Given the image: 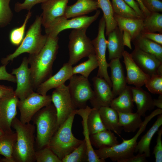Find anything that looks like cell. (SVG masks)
<instances>
[{
  "instance_id": "6da1fadb",
  "label": "cell",
  "mask_w": 162,
  "mask_h": 162,
  "mask_svg": "<svg viewBox=\"0 0 162 162\" xmlns=\"http://www.w3.org/2000/svg\"><path fill=\"white\" fill-rule=\"evenodd\" d=\"M58 41V36H48L46 42L40 51L29 55L27 58L34 90L52 76V66L59 48Z\"/></svg>"
},
{
  "instance_id": "7a4b0ae2",
  "label": "cell",
  "mask_w": 162,
  "mask_h": 162,
  "mask_svg": "<svg viewBox=\"0 0 162 162\" xmlns=\"http://www.w3.org/2000/svg\"><path fill=\"white\" fill-rule=\"evenodd\" d=\"M11 127L15 130L16 134L13 153L15 162L36 161L34 125L30 123H23L15 117L12 122Z\"/></svg>"
},
{
  "instance_id": "3957f363",
  "label": "cell",
  "mask_w": 162,
  "mask_h": 162,
  "mask_svg": "<svg viewBox=\"0 0 162 162\" xmlns=\"http://www.w3.org/2000/svg\"><path fill=\"white\" fill-rule=\"evenodd\" d=\"M162 114V109L158 108L145 117L141 126L135 135L130 139L126 140L122 138V142L112 147H105L98 148L94 151L98 157L105 160L109 158L112 161L124 162L133 156L137 145V139L145 130L148 122L156 116Z\"/></svg>"
},
{
  "instance_id": "277c9868",
  "label": "cell",
  "mask_w": 162,
  "mask_h": 162,
  "mask_svg": "<svg viewBox=\"0 0 162 162\" xmlns=\"http://www.w3.org/2000/svg\"><path fill=\"white\" fill-rule=\"evenodd\" d=\"M36 126L35 144L38 150L48 146L58 128L56 112L52 103L37 112L32 118Z\"/></svg>"
},
{
  "instance_id": "5b68a950",
  "label": "cell",
  "mask_w": 162,
  "mask_h": 162,
  "mask_svg": "<svg viewBox=\"0 0 162 162\" xmlns=\"http://www.w3.org/2000/svg\"><path fill=\"white\" fill-rule=\"evenodd\" d=\"M41 16H37L27 31L21 44L12 54L1 60L2 65H7L21 54L27 53L32 55L38 53L45 45L48 38L47 34L41 33Z\"/></svg>"
},
{
  "instance_id": "8992f818",
  "label": "cell",
  "mask_w": 162,
  "mask_h": 162,
  "mask_svg": "<svg viewBox=\"0 0 162 162\" xmlns=\"http://www.w3.org/2000/svg\"><path fill=\"white\" fill-rule=\"evenodd\" d=\"M76 110L59 126L48 146L61 160L83 141L76 138L72 132V124L76 114Z\"/></svg>"
},
{
  "instance_id": "52a82bcc",
  "label": "cell",
  "mask_w": 162,
  "mask_h": 162,
  "mask_svg": "<svg viewBox=\"0 0 162 162\" xmlns=\"http://www.w3.org/2000/svg\"><path fill=\"white\" fill-rule=\"evenodd\" d=\"M87 28L74 29L69 34L68 62L72 66L83 58L95 54L92 41L86 34Z\"/></svg>"
},
{
  "instance_id": "ba28073f",
  "label": "cell",
  "mask_w": 162,
  "mask_h": 162,
  "mask_svg": "<svg viewBox=\"0 0 162 162\" xmlns=\"http://www.w3.org/2000/svg\"><path fill=\"white\" fill-rule=\"evenodd\" d=\"M67 86L73 102L77 109L84 108L93 98L94 93L88 78L73 75Z\"/></svg>"
},
{
  "instance_id": "9c48e42d",
  "label": "cell",
  "mask_w": 162,
  "mask_h": 162,
  "mask_svg": "<svg viewBox=\"0 0 162 162\" xmlns=\"http://www.w3.org/2000/svg\"><path fill=\"white\" fill-rule=\"evenodd\" d=\"M100 13V10H97L95 13L92 16L84 15L70 20L64 16L58 18L45 28L46 34L48 36L55 37L58 36L61 32L66 29L88 28L98 19Z\"/></svg>"
},
{
  "instance_id": "30bf717a",
  "label": "cell",
  "mask_w": 162,
  "mask_h": 162,
  "mask_svg": "<svg viewBox=\"0 0 162 162\" xmlns=\"http://www.w3.org/2000/svg\"><path fill=\"white\" fill-rule=\"evenodd\" d=\"M105 22L103 16L99 22L97 36L92 41L98 63L97 76L104 79L112 88V83L108 72L109 63L106 58L107 40L105 37Z\"/></svg>"
},
{
  "instance_id": "8fae6325",
  "label": "cell",
  "mask_w": 162,
  "mask_h": 162,
  "mask_svg": "<svg viewBox=\"0 0 162 162\" xmlns=\"http://www.w3.org/2000/svg\"><path fill=\"white\" fill-rule=\"evenodd\" d=\"M52 103L51 96L33 92L26 98L19 100L17 105L20 112V120L23 123H30L40 110Z\"/></svg>"
},
{
  "instance_id": "7c38bea8",
  "label": "cell",
  "mask_w": 162,
  "mask_h": 162,
  "mask_svg": "<svg viewBox=\"0 0 162 162\" xmlns=\"http://www.w3.org/2000/svg\"><path fill=\"white\" fill-rule=\"evenodd\" d=\"M55 108L58 127L76 109L73 102L68 86L65 84L55 89L51 95Z\"/></svg>"
},
{
  "instance_id": "4fadbf2b",
  "label": "cell",
  "mask_w": 162,
  "mask_h": 162,
  "mask_svg": "<svg viewBox=\"0 0 162 162\" xmlns=\"http://www.w3.org/2000/svg\"><path fill=\"white\" fill-rule=\"evenodd\" d=\"M28 58L24 57L20 65L12 69L11 74L16 78L17 86L14 93L19 100L24 99L33 92Z\"/></svg>"
},
{
  "instance_id": "5bb4252c",
  "label": "cell",
  "mask_w": 162,
  "mask_h": 162,
  "mask_svg": "<svg viewBox=\"0 0 162 162\" xmlns=\"http://www.w3.org/2000/svg\"><path fill=\"white\" fill-rule=\"evenodd\" d=\"M19 100L14 92L0 99V127L5 133L13 132L11 123L17 113Z\"/></svg>"
},
{
  "instance_id": "9a60e30c",
  "label": "cell",
  "mask_w": 162,
  "mask_h": 162,
  "mask_svg": "<svg viewBox=\"0 0 162 162\" xmlns=\"http://www.w3.org/2000/svg\"><path fill=\"white\" fill-rule=\"evenodd\" d=\"M94 95L89 102L93 108L110 106L114 98L111 88L103 78L98 76L92 79Z\"/></svg>"
},
{
  "instance_id": "2e32d148",
  "label": "cell",
  "mask_w": 162,
  "mask_h": 162,
  "mask_svg": "<svg viewBox=\"0 0 162 162\" xmlns=\"http://www.w3.org/2000/svg\"><path fill=\"white\" fill-rule=\"evenodd\" d=\"M134 62L146 74L162 75V62L154 55L135 48L130 53Z\"/></svg>"
},
{
  "instance_id": "e0dca14e",
  "label": "cell",
  "mask_w": 162,
  "mask_h": 162,
  "mask_svg": "<svg viewBox=\"0 0 162 162\" xmlns=\"http://www.w3.org/2000/svg\"><path fill=\"white\" fill-rule=\"evenodd\" d=\"M72 69V66L68 62L64 63L56 74L38 86L36 89V92L41 95H46L50 90L55 89L64 84L73 75Z\"/></svg>"
},
{
  "instance_id": "ac0fdd59",
  "label": "cell",
  "mask_w": 162,
  "mask_h": 162,
  "mask_svg": "<svg viewBox=\"0 0 162 162\" xmlns=\"http://www.w3.org/2000/svg\"><path fill=\"white\" fill-rule=\"evenodd\" d=\"M122 57L126 70V80L127 83L141 87L150 76L145 73L136 64L133 59L130 53L124 50Z\"/></svg>"
},
{
  "instance_id": "d6986e66",
  "label": "cell",
  "mask_w": 162,
  "mask_h": 162,
  "mask_svg": "<svg viewBox=\"0 0 162 162\" xmlns=\"http://www.w3.org/2000/svg\"><path fill=\"white\" fill-rule=\"evenodd\" d=\"M69 0H49L41 3L42 24L45 28L55 20L64 15Z\"/></svg>"
},
{
  "instance_id": "ffe728a7",
  "label": "cell",
  "mask_w": 162,
  "mask_h": 162,
  "mask_svg": "<svg viewBox=\"0 0 162 162\" xmlns=\"http://www.w3.org/2000/svg\"><path fill=\"white\" fill-rule=\"evenodd\" d=\"M109 65L111 70L112 91L115 98L125 89L127 83L120 58L111 60Z\"/></svg>"
},
{
  "instance_id": "44dd1931",
  "label": "cell",
  "mask_w": 162,
  "mask_h": 162,
  "mask_svg": "<svg viewBox=\"0 0 162 162\" xmlns=\"http://www.w3.org/2000/svg\"><path fill=\"white\" fill-rule=\"evenodd\" d=\"M114 17L120 31L128 33L132 41L139 36L144 30V18L124 17L115 14Z\"/></svg>"
},
{
  "instance_id": "7402d4cb",
  "label": "cell",
  "mask_w": 162,
  "mask_h": 162,
  "mask_svg": "<svg viewBox=\"0 0 162 162\" xmlns=\"http://www.w3.org/2000/svg\"><path fill=\"white\" fill-rule=\"evenodd\" d=\"M92 109L87 105L84 108L76 109V114L80 116L82 119L81 122L84 140L87 147V162H105V160L100 158L97 155L90 141V135L88 128L87 120L88 116Z\"/></svg>"
},
{
  "instance_id": "603a6c76",
  "label": "cell",
  "mask_w": 162,
  "mask_h": 162,
  "mask_svg": "<svg viewBox=\"0 0 162 162\" xmlns=\"http://www.w3.org/2000/svg\"><path fill=\"white\" fill-rule=\"evenodd\" d=\"M134 102L137 108L136 112L141 116H145L148 111L154 108L153 99L150 94L141 87L131 86Z\"/></svg>"
},
{
  "instance_id": "cb8c5ba5",
  "label": "cell",
  "mask_w": 162,
  "mask_h": 162,
  "mask_svg": "<svg viewBox=\"0 0 162 162\" xmlns=\"http://www.w3.org/2000/svg\"><path fill=\"white\" fill-rule=\"evenodd\" d=\"M123 33L117 27L107 36V48L108 51L109 60L120 58L122 57L124 50Z\"/></svg>"
},
{
  "instance_id": "d4e9b609",
  "label": "cell",
  "mask_w": 162,
  "mask_h": 162,
  "mask_svg": "<svg viewBox=\"0 0 162 162\" xmlns=\"http://www.w3.org/2000/svg\"><path fill=\"white\" fill-rule=\"evenodd\" d=\"M98 8L95 0H77L74 4L67 6L64 16L67 19L85 15Z\"/></svg>"
},
{
  "instance_id": "484cf974",
  "label": "cell",
  "mask_w": 162,
  "mask_h": 162,
  "mask_svg": "<svg viewBox=\"0 0 162 162\" xmlns=\"http://www.w3.org/2000/svg\"><path fill=\"white\" fill-rule=\"evenodd\" d=\"M98 109L102 121L106 129L120 136L123 128L119 124L118 112L110 106H102Z\"/></svg>"
},
{
  "instance_id": "4316f807",
  "label": "cell",
  "mask_w": 162,
  "mask_h": 162,
  "mask_svg": "<svg viewBox=\"0 0 162 162\" xmlns=\"http://www.w3.org/2000/svg\"><path fill=\"white\" fill-rule=\"evenodd\" d=\"M117 98L112 100L110 107L117 112H133L134 107L131 86H128Z\"/></svg>"
},
{
  "instance_id": "83f0119b",
  "label": "cell",
  "mask_w": 162,
  "mask_h": 162,
  "mask_svg": "<svg viewBox=\"0 0 162 162\" xmlns=\"http://www.w3.org/2000/svg\"><path fill=\"white\" fill-rule=\"evenodd\" d=\"M156 120L137 142L135 153L145 154L147 158L150 156V146L152 138L162 124V114L158 115Z\"/></svg>"
},
{
  "instance_id": "f1b7e54d",
  "label": "cell",
  "mask_w": 162,
  "mask_h": 162,
  "mask_svg": "<svg viewBox=\"0 0 162 162\" xmlns=\"http://www.w3.org/2000/svg\"><path fill=\"white\" fill-rule=\"evenodd\" d=\"M90 139L92 146L97 148L112 147L119 144L114 132L107 129L90 135Z\"/></svg>"
},
{
  "instance_id": "f546056e",
  "label": "cell",
  "mask_w": 162,
  "mask_h": 162,
  "mask_svg": "<svg viewBox=\"0 0 162 162\" xmlns=\"http://www.w3.org/2000/svg\"><path fill=\"white\" fill-rule=\"evenodd\" d=\"M16 138V133L13 131L9 133H5L0 138V154L4 157V158L0 160V162H15L13 153Z\"/></svg>"
},
{
  "instance_id": "4dcf8cb0",
  "label": "cell",
  "mask_w": 162,
  "mask_h": 162,
  "mask_svg": "<svg viewBox=\"0 0 162 162\" xmlns=\"http://www.w3.org/2000/svg\"><path fill=\"white\" fill-rule=\"evenodd\" d=\"M118 112L119 124L124 131L134 132L141 126L143 121L137 112Z\"/></svg>"
},
{
  "instance_id": "1f68e13d",
  "label": "cell",
  "mask_w": 162,
  "mask_h": 162,
  "mask_svg": "<svg viewBox=\"0 0 162 162\" xmlns=\"http://www.w3.org/2000/svg\"><path fill=\"white\" fill-rule=\"evenodd\" d=\"M135 48L153 54L162 62V46L141 34L132 41Z\"/></svg>"
},
{
  "instance_id": "d6a6232c",
  "label": "cell",
  "mask_w": 162,
  "mask_h": 162,
  "mask_svg": "<svg viewBox=\"0 0 162 162\" xmlns=\"http://www.w3.org/2000/svg\"><path fill=\"white\" fill-rule=\"evenodd\" d=\"M98 7L102 10L106 24V35L118 27L115 19L114 13L110 0H96Z\"/></svg>"
},
{
  "instance_id": "836d02e7",
  "label": "cell",
  "mask_w": 162,
  "mask_h": 162,
  "mask_svg": "<svg viewBox=\"0 0 162 162\" xmlns=\"http://www.w3.org/2000/svg\"><path fill=\"white\" fill-rule=\"evenodd\" d=\"M143 31L162 33V14L152 12L143 19Z\"/></svg>"
},
{
  "instance_id": "e575fe53",
  "label": "cell",
  "mask_w": 162,
  "mask_h": 162,
  "mask_svg": "<svg viewBox=\"0 0 162 162\" xmlns=\"http://www.w3.org/2000/svg\"><path fill=\"white\" fill-rule=\"evenodd\" d=\"M88 57L86 61L73 67V75L79 74L88 78L92 71L98 67V63L95 54H92Z\"/></svg>"
},
{
  "instance_id": "d590c367",
  "label": "cell",
  "mask_w": 162,
  "mask_h": 162,
  "mask_svg": "<svg viewBox=\"0 0 162 162\" xmlns=\"http://www.w3.org/2000/svg\"><path fill=\"white\" fill-rule=\"evenodd\" d=\"M87 124L90 135L106 130L101 118L99 109L92 108L87 120Z\"/></svg>"
},
{
  "instance_id": "8d00e7d4",
  "label": "cell",
  "mask_w": 162,
  "mask_h": 162,
  "mask_svg": "<svg viewBox=\"0 0 162 162\" xmlns=\"http://www.w3.org/2000/svg\"><path fill=\"white\" fill-rule=\"evenodd\" d=\"M87 160L86 145L84 139L78 146L62 160V162H87Z\"/></svg>"
},
{
  "instance_id": "74e56055",
  "label": "cell",
  "mask_w": 162,
  "mask_h": 162,
  "mask_svg": "<svg viewBox=\"0 0 162 162\" xmlns=\"http://www.w3.org/2000/svg\"><path fill=\"white\" fill-rule=\"evenodd\" d=\"M111 0L114 14L124 17L141 18L123 0Z\"/></svg>"
},
{
  "instance_id": "f35d334b",
  "label": "cell",
  "mask_w": 162,
  "mask_h": 162,
  "mask_svg": "<svg viewBox=\"0 0 162 162\" xmlns=\"http://www.w3.org/2000/svg\"><path fill=\"white\" fill-rule=\"evenodd\" d=\"M30 10L28 11L23 24L20 27L12 29L9 34L11 43L15 46H19L21 44L25 36L27 24L32 16Z\"/></svg>"
},
{
  "instance_id": "ab89813d",
  "label": "cell",
  "mask_w": 162,
  "mask_h": 162,
  "mask_svg": "<svg viewBox=\"0 0 162 162\" xmlns=\"http://www.w3.org/2000/svg\"><path fill=\"white\" fill-rule=\"evenodd\" d=\"M35 158L37 162H62L48 146L36 151Z\"/></svg>"
},
{
  "instance_id": "60d3db41",
  "label": "cell",
  "mask_w": 162,
  "mask_h": 162,
  "mask_svg": "<svg viewBox=\"0 0 162 162\" xmlns=\"http://www.w3.org/2000/svg\"><path fill=\"white\" fill-rule=\"evenodd\" d=\"M146 87L154 94H162V75L153 74L145 82Z\"/></svg>"
},
{
  "instance_id": "b9f144b4",
  "label": "cell",
  "mask_w": 162,
  "mask_h": 162,
  "mask_svg": "<svg viewBox=\"0 0 162 162\" xmlns=\"http://www.w3.org/2000/svg\"><path fill=\"white\" fill-rule=\"evenodd\" d=\"M11 0H0V26L9 24L13 16L9 3Z\"/></svg>"
},
{
  "instance_id": "7bdbcfd3",
  "label": "cell",
  "mask_w": 162,
  "mask_h": 162,
  "mask_svg": "<svg viewBox=\"0 0 162 162\" xmlns=\"http://www.w3.org/2000/svg\"><path fill=\"white\" fill-rule=\"evenodd\" d=\"M49 0H25L22 3L17 2L14 5V10L19 12L23 10H30L35 5L39 3H42Z\"/></svg>"
},
{
  "instance_id": "ee69618b",
  "label": "cell",
  "mask_w": 162,
  "mask_h": 162,
  "mask_svg": "<svg viewBox=\"0 0 162 162\" xmlns=\"http://www.w3.org/2000/svg\"><path fill=\"white\" fill-rule=\"evenodd\" d=\"M145 7L150 12H162V2L160 0H141Z\"/></svg>"
},
{
  "instance_id": "f6af8a7d",
  "label": "cell",
  "mask_w": 162,
  "mask_h": 162,
  "mask_svg": "<svg viewBox=\"0 0 162 162\" xmlns=\"http://www.w3.org/2000/svg\"><path fill=\"white\" fill-rule=\"evenodd\" d=\"M157 142L153 151L154 155L155 162H162V128L158 130Z\"/></svg>"
},
{
  "instance_id": "bcb514c9",
  "label": "cell",
  "mask_w": 162,
  "mask_h": 162,
  "mask_svg": "<svg viewBox=\"0 0 162 162\" xmlns=\"http://www.w3.org/2000/svg\"><path fill=\"white\" fill-rule=\"evenodd\" d=\"M143 37L162 45V34L160 33L143 31L140 34Z\"/></svg>"
},
{
  "instance_id": "7dc6e473",
  "label": "cell",
  "mask_w": 162,
  "mask_h": 162,
  "mask_svg": "<svg viewBox=\"0 0 162 162\" xmlns=\"http://www.w3.org/2000/svg\"><path fill=\"white\" fill-rule=\"evenodd\" d=\"M6 65H3L0 67V80H5L14 83H16L15 76L7 72Z\"/></svg>"
},
{
  "instance_id": "c3c4849f",
  "label": "cell",
  "mask_w": 162,
  "mask_h": 162,
  "mask_svg": "<svg viewBox=\"0 0 162 162\" xmlns=\"http://www.w3.org/2000/svg\"><path fill=\"white\" fill-rule=\"evenodd\" d=\"M130 7L132 8L140 18H144V14L140 8L138 3L134 0H123Z\"/></svg>"
},
{
  "instance_id": "681fc988",
  "label": "cell",
  "mask_w": 162,
  "mask_h": 162,
  "mask_svg": "<svg viewBox=\"0 0 162 162\" xmlns=\"http://www.w3.org/2000/svg\"><path fill=\"white\" fill-rule=\"evenodd\" d=\"M147 157L144 153H138L136 156L134 155L125 160L124 162H145L147 161Z\"/></svg>"
},
{
  "instance_id": "f907efd6",
  "label": "cell",
  "mask_w": 162,
  "mask_h": 162,
  "mask_svg": "<svg viewBox=\"0 0 162 162\" xmlns=\"http://www.w3.org/2000/svg\"><path fill=\"white\" fill-rule=\"evenodd\" d=\"M14 92L13 88L11 87L0 84V99Z\"/></svg>"
},
{
  "instance_id": "816d5d0a",
  "label": "cell",
  "mask_w": 162,
  "mask_h": 162,
  "mask_svg": "<svg viewBox=\"0 0 162 162\" xmlns=\"http://www.w3.org/2000/svg\"><path fill=\"white\" fill-rule=\"evenodd\" d=\"M123 39L124 45L127 46L130 49H131L132 47L130 43L131 38L129 34L126 32H123Z\"/></svg>"
},
{
  "instance_id": "f5cc1de1",
  "label": "cell",
  "mask_w": 162,
  "mask_h": 162,
  "mask_svg": "<svg viewBox=\"0 0 162 162\" xmlns=\"http://www.w3.org/2000/svg\"><path fill=\"white\" fill-rule=\"evenodd\" d=\"M159 95L158 99H153V104L155 106L162 109V94Z\"/></svg>"
},
{
  "instance_id": "db71d44e",
  "label": "cell",
  "mask_w": 162,
  "mask_h": 162,
  "mask_svg": "<svg viewBox=\"0 0 162 162\" xmlns=\"http://www.w3.org/2000/svg\"><path fill=\"white\" fill-rule=\"evenodd\" d=\"M136 1L138 3L140 8L143 12L145 17L148 15L151 12L148 11L147 9L145 7L143 4L141 0H136Z\"/></svg>"
},
{
  "instance_id": "11a10c76",
  "label": "cell",
  "mask_w": 162,
  "mask_h": 162,
  "mask_svg": "<svg viewBox=\"0 0 162 162\" xmlns=\"http://www.w3.org/2000/svg\"><path fill=\"white\" fill-rule=\"evenodd\" d=\"M5 133L2 129L0 127V138L4 135Z\"/></svg>"
},
{
  "instance_id": "9f6ffc18",
  "label": "cell",
  "mask_w": 162,
  "mask_h": 162,
  "mask_svg": "<svg viewBox=\"0 0 162 162\" xmlns=\"http://www.w3.org/2000/svg\"><path fill=\"white\" fill-rule=\"evenodd\" d=\"M160 0L161 1L162 0Z\"/></svg>"
},
{
  "instance_id": "6f0895ef",
  "label": "cell",
  "mask_w": 162,
  "mask_h": 162,
  "mask_svg": "<svg viewBox=\"0 0 162 162\" xmlns=\"http://www.w3.org/2000/svg\"></svg>"
}]
</instances>
